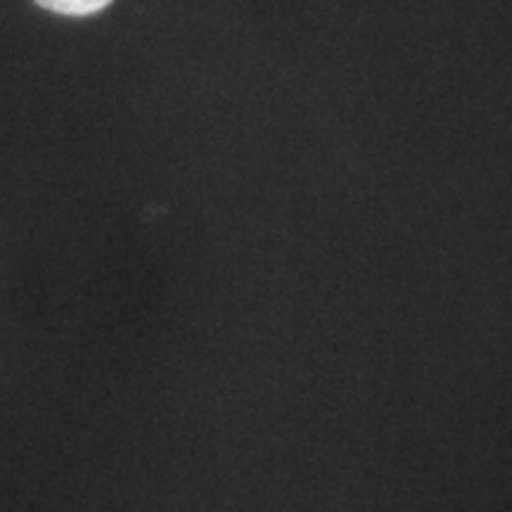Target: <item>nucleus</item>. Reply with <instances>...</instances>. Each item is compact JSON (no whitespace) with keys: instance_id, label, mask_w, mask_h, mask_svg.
<instances>
[{"instance_id":"nucleus-1","label":"nucleus","mask_w":512,"mask_h":512,"mask_svg":"<svg viewBox=\"0 0 512 512\" xmlns=\"http://www.w3.org/2000/svg\"><path fill=\"white\" fill-rule=\"evenodd\" d=\"M110 3L112 0H36V5H41V8L72 17L93 15V12L105 10Z\"/></svg>"}]
</instances>
